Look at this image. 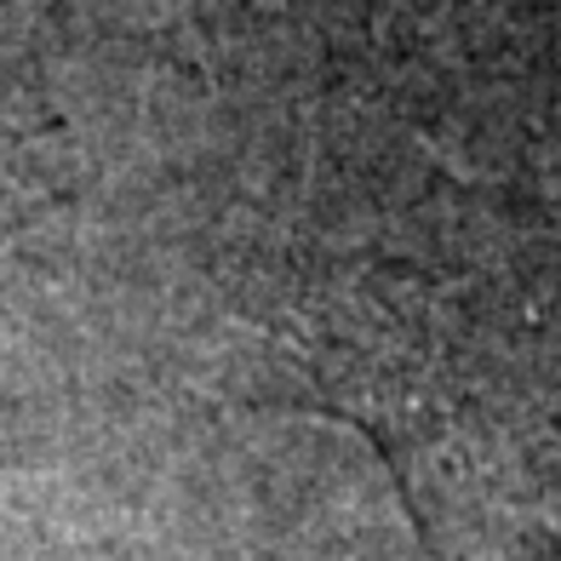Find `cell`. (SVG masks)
<instances>
[{"label": "cell", "instance_id": "6da1fadb", "mask_svg": "<svg viewBox=\"0 0 561 561\" xmlns=\"http://www.w3.org/2000/svg\"><path fill=\"white\" fill-rule=\"evenodd\" d=\"M378 447L424 561H561V378L413 275H373L310 355Z\"/></svg>", "mask_w": 561, "mask_h": 561}]
</instances>
